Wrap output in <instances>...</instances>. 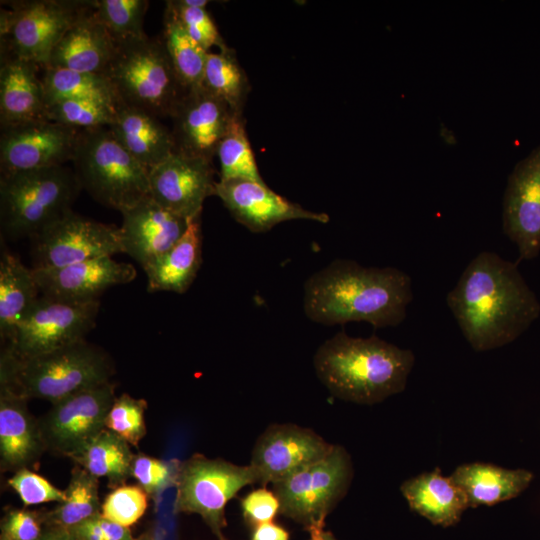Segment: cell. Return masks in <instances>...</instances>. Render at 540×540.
Here are the masks:
<instances>
[{
    "label": "cell",
    "instance_id": "34",
    "mask_svg": "<svg viewBox=\"0 0 540 540\" xmlns=\"http://www.w3.org/2000/svg\"><path fill=\"white\" fill-rule=\"evenodd\" d=\"M162 41L182 88L188 91L200 87L208 51L187 34L168 8L164 13Z\"/></svg>",
    "mask_w": 540,
    "mask_h": 540
},
{
    "label": "cell",
    "instance_id": "35",
    "mask_svg": "<svg viewBox=\"0 0 540 540\" xmlns=\"http://www.w3.org/2000/svg\"><path fill=\"white\" fill-rule=\"evenodd\" d=\"M216 156L221 167L220 180L243 179L264 182L257 168L242 114L233 117L219 143Z\"/></svg>",
    "mask_w": 540,
    "mask_h": 540
},
{
    "label": "cell",
    "instance_id": "20",
    "mask_svg": "<svg viewBox=\"0 0 540 540\" xmlns=\"http://www.w3.org/2000/svg\"><path fill=\"white\" fill-rule=\"evenodd\" d=\"M33 273L42 295L70 301L98 300L105 290L136 277L132 264L118 262L112 256L59 268L33 269Z\"/></svg>",
    "mask_w": 540,
    "mask_h": 540
},
{
    "label": "cell",
    "instance_id": "5",
    "mask_svg": "<svg viewBox=\"0 0 540 540\" xmlns=\"http://www.w3.org/2000/svg\"><path fill=\"white\" fill-rule=\"evenodd\" d=\"M103 75L119 104L139 108L159 119L170 118L185 93L163 41L148 36L118 42Z\"/></svg>",
    "mask_w": 540,
    "mask_h": 540
},
{
    "label": "cell",
    "instance_id": "29",
    "mask_svg": "<svg viewBox=\"0 0 540 540\" xmlns=\"http://www.w3.org/2000/svg\"><path fill=\"white\" fill-rule=\"evenodd\" d=\"M40 289L33 269L4 249L0 259V336L12 344L24 316L39 298ZM4 346V347H5Z\"/></svg>",
    "mask_w": 540,
    "mask_h": 540
},
{
    "label": "cell",
    "instance_id": "17",
    "mask_svg": "<svg viewBox=\"0 0 540 540\" xmlns=\"http://www.w3.org/2000/svg\"><path fill=\"white\" fill-rule=\"evenodd\" d=\"M212 161L174 152L149 171V194L169 212L191 219L202 212L209 196H216Z\"/></svg>",
    "mask_w": 540,
    "mask_h": 540
},
{
    "label": "cell",
    "instance_id": "28",
    "mask_svg": "<svg viewBox=\"0 0 540 540\" xmlns=\"http://www.w3.org/2000/svg\"><path fill=\"white\" fill-rule=\"evenodd\" d=\"M450 478L465 493L469 507L491 506L513 499L530 485L533 474L480 462L458 466Z\"/></svg>",
    "mask_w": 540,
    "mask_h": 540
},
{
    "label": "cell",
    "instance_id": "46",
    "mask_svg": "<svg viewBox=\"0 0 540 540\" xmlns=\"http://www.w3.org/2000/svg\"><path fill=\"white\" fill-rule=\"evenodd\" d=\"M289 537L283 526L271 521L252 528L250 540H289Z\"/></svg>",
    "mask_w": 540,
    "mask_h": 540
},
{
    "label": "cell",
    "instance_id": "4",
    "mask_svg": "<svg viewBox=\"0 0 540 540\" xmlns=\"http://www.w3.org/2000/svg\"><path fill=\"white\" fill-rule=\"evenodd\" d=\"M113 372L108 354L86 340L26 359L1 351L0 383L28 400L41 399L54 404L110 381Z\"/></svg>",
    "mask_w": 540,
    "mask_h": 540
},
{
    "label": "cell",
    "instance_id": "42",
    "mask_svg": "<svg viewBox=\"0 0 540 540\" xmlns=\"http://www.w3.org/2000/svg\"><path fill=\"white\" fill-rule=\"evenodd\" d=\"M8 484L18 494L25 507L47 502L60 503L65 499L64 490H60L29 468L15 472L8 479Z\"/></svg>",
    "mask_w": 540,
    "mask_h": 540
},
{
    "label": "cell",
    "instance_id": "23",
    "mask_svg": "<svg viewBox=\"0 0 540 540\" xmlns=\"http://www.w3.org/2000/svg\"><path fill=\"white\" fill-rule=\"evenodd\" d=\"M116 48L117 42L97 18L94 4L59 40L46 67L103 74Z\"/></svg>",
    "mask_w": 540,
    "mask_h": 540
},
{
    "label": "cell",
    "instance_id": "30",
    "mask_svg": "<svg viewBox=\"0 0 540 540\" xmlns=\"http://www.w3.org/2000/svg\"><path fill=\"white\" fill-rule=\"evenodd\" d=\"M134 457L125 439L104 428L70 460L93 476L106 478L109 487L115 489L132 477Z\"/></svg>",
    "mask_w": 540,
    "mask_h": 540
},
{
    "label": "cell",
    "instance_id": "33",
    "mask_svg": "<svg viewBox=\"0 0 540 540\" xmlns=\"http://www.w3.org/2000/svg\"><path fill=\"white\" fill-rule=\"evenodd\" d=\"M201 86L224 101L234 113L242 114L249 82L233 49L208 52Z\"/></svg>",
    "mask_w": 540,
    "mask_h": 540
},
{
    "label": "cell",
    "instance_id": "26",
    "mask_svg": "<svg viewBox=\"0 0 540 540\" xmlns=\"http://www.w3.org/2000/svg\"><path fill=\"white\" fill-rule=\"evenodd\" d=\"M202 262L201 214L189 219L182 237L164 254L146 265L149 292L185 293L197 276Z\"/></svg>",
    "mask_w": 540,
    "mask_h": 540
},
{
    "label": "cell",
    "instance_id": "43",
    "mask_svg": "<svg viewBox=\"0 0 540 540\" xmlns=\"http://www.w3.org/2000/svg\"><path fill=\"white\" fill-rule=\"evenodd\" d=\"M44 528L43 512L11 508L1 520L0 540H39Z\"/></svg>",
    "mask_w": 540,
    "mask_h": 540
},
{
    "label": "cell",
    "instance_id": "39",
    "mask_svg": "<svg viewBox=\"0 0 540 540\" xmlns=\"http://www.w3.org/2000/svg\"><path fill=\"white\" fill-rule=\"evenodd\" d=\"M148 497L139 485L124 484L105 497L101 514L114 523L130 528L144 515Z\"/></svg>",
    "mask_w": 540,
    "mask_h": 540
},
{
    "label": "cell",
    "instance_id": "36",
    "mask_svg": "<svg viewBox=\"0 0 540 540\" xmlns=\"http://www.w3.org/2000/svg\"><path fill=\"white\" fill-rule=\"evenodd\" d=\"M148 6L147 0H97L95 14L118 43L147 36L143 20Z\"/></svg>",
    "mask_w": 540,
    "mask_h": 540
},
{
    "label": "cell",
    "instance_id": "14",
    "mask_svg": "<svg viewBox=\"0 0 540 540\" xmlns=\"http://www.w3.org/2000/svg\"><path fill=\"white\" fill-rule=\"evenodd\" d=\"M80 131L47 119L1 126V175L72 161Z\"/></svg>",
    "mask_w": 540,
    "mask_h": 540
},
{
    "label": "cell",
    "instance_id": "45",
    "mask_svg": "<svg viewBox=\"0 0 540 540\" xmlns=\"http://www.w3.org/2000/svg\"><path fill=\"white\" fill-rule=\"evenodd\" d=\"M80 540H133L129 528L105 518L101 513L72 529Z\"/></svg>",
    "mask_w": 540,
    "mask_h": 540
},
{
    "label": "cell",
    "instance_id": "37",
    "mask_svg": "<svg viewBox=\"0 0 540 540\" xmlns=\"http://www.w3.org/2000/svg\"><path fill=\"white\" fill-rule=\"evenodd\" d=\"M116 108L85 99H61L46 104L45 118L78 130L110 126Z\"/></svg>",
    "mask_w": 540,
    "mask_h": 540
},
{
    "label": "cell",
    "instance_id": "9",
    "mask_svg": "<svg viewBox=\"0 0 540 540\" xmlns=\"http://www.w3.org/2000/svg\"><path fill=\"white\" fill-rule=\"evenodd\" d=\"M257 483L251 466L195 453L181 461L174 513L197 514L218 540H227L225 507L245 486Z\"/></svg>",
    "mask_w": 540,
    "mask_h": 540
},
{
    "label": "cell",
    "instance_id": "32",
    "mask_svg": "<svg viewBox=\"0 0 540 540\" xmlns=\"http://www.w3.org/2000/svg\"><path fill=\"white\" fill-rule=\"evenodd\" d=\"M42 81L46 104L61 99H85L115 108L119 105L113 87L103 74L45 67Z\"/></svg>",
    "mask_w": 540,
    "mask_h": 540
},
{
    "label": "cell",
    "instance_id": "40",
    "mask_svg": "<svg viewBox=\"0 0 540 540\" xmlns=\"http://www.w3.org/2000/svg\"><path fill=\"white\" fill-rule=\"evenodd\" d=\"M168 8L182 25L187 34L206 51L213 46L223 50L228 46L205 8L185 5L182 0L166 1Z\"/></svg>",
    "mask_w": 540,
    "mask_h": 540
},
{
    "label": "cell",
    "instance_id": "10",
    "mask_svg": "<svg viewBox=\"0 0 540 540\" xmlns=\"http://www.w3.org/2000/svg\"><path fill=\"white\" fill-rule=\"evenodd\" d=\"M353 473L350 454L343 446L334 445L321 460L272 484L280 513L305 529L325 523L347 494Z\"/></svg>",
    "mask_w": 540,
    "mask_h": 540
},
{
    "label": "cell",
    "instance_id": "7",
    "mask_svg": "<svg viewBox=\"0 0 540 540\" xmlns=\"http://www.w3.org/2000/svg\"><path fill=\"white\" fill-rule=\"evenodd\" d=\"M81 185L63 166L1 175L0 224L5 237L33 238L71 209Z\"/></svg>",
    "mask_w": 540,
    "mask_h": 540
},
{
    "label": "cell",
    "instance_id": "24",
    "mask_svg": "<svg viewBox=\"0 0 540 540\" xmlns=\"http://www.w3.org/2000/svg\"><path fill=\"white\" fill-rule=\"evenodd\" d=\"M37 64L15 57L1 58V126L45 118L46 99Z\"/></svg>",
    "mask_w": 540,
    "mask_h": 540
},
{
    "label": "cell",
    "instance_id": "11",
    "mask_svg": "<svg viewBox=\"0 0 540 540\" xmlns=\"http://www.w3.org/2000/svg\"><path fill=\"white\" fill-rule=\"evenodd\" d=\"M99 300L70 301L40 295L5 351L17 359L48 353L85 340L94 328Z\"/></svg>",
    "mask_w": 540,
    "mask_h": 540
},
{
    "label": "cell",
    "instance_id": "31",
    "mask_svg": "<svg viewBox=\"0 0 540 540\" xmlns=\"http://www.w3.org/2000/svg\"><path fill=\"white\" fill-rule=\"evenodd\" d=\"M65 499L50 511L43 512L45 525L73 529L87 519L101 513L99 478L74 464Z\"/></svg>",
    "mask_w": 540,
    "mask_h": 540
},
{
    "label": "cell",
    "instance_id": "13",
    "mask_svg": "<svg viewBox=\"0 0 540 540\" xmlns=\"http://www.w3.org/2000/svg\"><path fill=\"white\" fill-rule=\"evenodd\" d=\"M115 398V384L107 381L51 404L38 418L46 452L69 459L75 456L106 428Z\"/></svg>",
    "mask_w": 540,
    "mask_h": 540
},
{
    "label": "cell",
    "instance_id": "41",
    "mask_svg": "<svg viewBox=\"0 0 540 540\" xmlns=\"http://www.w3.org/2000/svg\"><path fill=\"white\" fill-rule=\"evenodd\" d=\"M180 461L163 460L144 453L135 454L132 477L148 496L156 497L171 486H175Z\"/></svg>",
    "mask_w": 540,
    "mask_h": 540
},
{
    "label": "cell",
    "instance_id": "2",
    "mask_svg": "<svg viewBox=\"0 0 540 540\" xmlns=\"http://www.w3.org/2000/svg\"><path fill=\"white\" fill-rule=\"evenodd\" d=\"M413 299L412 281L393 267H363L353 260H335L308 278L304 311L320 324L365 321L374 328L398 326Z\"/></svg>",
    "mask_w": 540,
    "mask_h": 540
},
{
    "label": "cell",
    "instance_id": "49",
    "mask_svg": "<svg viewBox=\"0 0 540 540\" xmlns=\"http://www.w3.org/2000/svg\"><path fill=\"white\" fill-rule=\"evenodd\" d=\"M185 5L197 8H205L210 1L207 0H182Z\"/></svg>",
    "mask_w": 540,
    "mask_h": 540
},
{
    "label": "cell",
    "instance_id": "38",
    "mask_svg": "<svg viewBox=\"0 0 540 540\" xmlns=\"http://www.w3.org/2000/svg\"><path fill=\"white\" fill-rule=\"evenodd\" d=\"M147 407L144 399L122 393L115 398L106 416L105 427L137 448L147 433L144 417Z\"/></svg>",
    "mask_w": 540,
    "mask_h": 540
},
{
    "label": "cell",
    "instance_id": "22",
    "mask_svg": "<svg viewBox=\"0 0 540 540\" xmlns=\"http://www.w3.org/2000/svg\"><path fill=\"white\" fill-rule=\"evenodd\" d=\"M28 399L0 383V468L2 472L35 469L46 452L38 418L28 408Z\"/></svg>",
    "mask_w": 540,
    "mask_h": 540
},
{
    "label": "cell",
    "instance_id": "16",
    "mask_svg": "<svg viewBox=\"0 0 540 540\" xmlns=\"http://www.w3.org/2000/svg\"><path fill=\"white\" fill-rule=\"evenodd\" d=\"M502 229L517 246L519 260H532L539 255L540 146L520 160L508 177L503 196Z\"/></svg>",
    "mask_w": 540,
    "mask_h": 540
},
{
    "label": "cell",
    "instance_id": "27",
    "mask_svg": "<svg viewBox=\"0 0 540 540\" xmlns=\"http://www.w3.org/2000/svg\"><path fill=\"white\" fill-rule=\"evenodd\" d=\"M400 491L411 510L434 525H455L469 508L462 489L438 468L405 480Z\"/></svg>",
    "mask_w": 540,
    "mask_h": 540
},
{
    "label": "cell",
    "instance_id": "44",
    "mask_svg": "<svg viewBox=\"0 0 540 540\" xmlns=\"http://www.w3.org/2000/svg\"><path fill=\"white\" fill-rule=\"evenodd\" d=\"M245 522L254 528L260 524L271 522L280 513V502L273 490L266 486L247 493L240 502Z\"/></svg>",
    "mask_w": 540,
    "mask_h": 540
},
{
    "label": "cell",
    "instance_id": "15",
    "mask_svg": "<svg viewBox=\"0 0 540 540\" xmlns=\"http://www.w3.org/2000/svg\"><path fill=\"white\" fill-rule=\"evenodd\" d=\"M333 446L310 428L275 423L257 438L249 465L258 484L272 485L321 460Z\"/></svg>",
    "mask_w": 540,
    "mask_h": 540
},
{
    "label": "cell",
    "instance_id": "18",
    "mask_svg": "<svg viewBox=\"0 0 540 540\" xmlns=\"http://www.w3.org/2000/svg\"><path fill=\"white\" fill-rule=\"evenodd\" d=\"M236 114L202 86L185 91L170 117L174 152L212 161Z\"/></svg>",
    "mask_w": 540,
    "mask_h": 540
},
{
    "label": "cell",
    "instance_id": "12",
    "mask_svg": "<svg viewBox=\"0 0 540 540\" xmlns=\"http://www.w3.org/2000/svg\"><path fill=\"white\" fill-rule=\"evenodd\" d=\"M31 240L33 269L59 268L123 253L119 227L83 217L72 209Z\"/></svg>",
    "mask_w": 540,
    "mask_h": 540
},
{
    "label": "cell",
    "instance_id": "48",
    "mask_svg": "<svg viewBox=\"0 0 540 540\" xmlns=\"http://www.w3.org/2000/svg\"><path fill=\"white\" fill-rule=\"evenodd\" d=\"M310 535L309 540H338L334 534L325 530V523H318L306 529Z\"/></svg>",
    "mask_w": 540,
    "mask_h": 540
},
{
    "label": "cell",
    "instance_id": "8",
    "mask_svg": "<svg viewBox=\"0 0 540 540\" xmlns=\"http://www.w3.org/2000/svg\"><path fill=\"white\" fill-rule=\"evenodd\" d=\"M94 4L75 0L5 2L7 7L0 13L1 58L15 57L45 68L59 40Z\"/></svg>",
    "mask_w": 540,
    "mask_h": 540
},
{
    "label": "cell",
    "instance_id": "47",
    "mask_svg": "<svg viewBox=\"0 0 540 540\" xmlns=\"http://www.w3.org/2000/svg\"><path fill=\"white\" fill-rule=\"evenodd\" d=\"M39 540H80L72 529L54 525H45Z\"/></svg>",
    "mask_w": 540,
    "mask_h": 540
},
{
    "label": "cell",
    "instance_id": "25",
    "mask_svg": "<svg viewBox=\"0 0 540 540\" xmlns=\"http://www.w3.org/2000/svg\"><path fill=\"white\" fill-rule=\"evenodd\" d=\"M109 127L122 147L149 171L175 151L171 130L139 108L119 104Z\"/></svg>",
    "mask_w": 540,
    "mask_h": 540
},
{
    "label": "cell",
    "instance_id": "1",
    "mask_svg": "<svg viewBox=\"0 0 540 540\" xmlns=\"http://www.w3.org/2000/svg\"><path fill=\"white\" fill-rule=\"evenodd\" d=\"M446 303L473 350L489 351L522 335L540 315V302L517 263L495 252L478 253Z\"/></svg>",
    "mask_w": 540,
    "mask_h": 540
},
{
    "label": "cell",
    "instance_id": "21",
    "mask_svg": "<svg viewBox=\"0 0 540 540\" xmlns=\"http://www.w3.org/2000/svg\"><path fill=\"white\" fill-rule=\"evenodd\" d=\"M121 215L123 253L142 268L168 251L185 233L189 222L160 206L150 194Z\"/></svg>",
    "mask_w": 540,
    "mask_h": 540
},
{
    "label": "cell",
    "instance_id": "6",
    "mask_svg": "<svg viewBox=\"0 0 540 540\" xmlns=\"http://www.w3.org/2000/svg\"><path fill=\"white\" fill-rule=\"evenodd\" d=\"M71 162L81 188L120 213L149 195V169L122 147L109 126L81 130Z\"/></svg>",
    "mask_w": 540,
    "mask_h": 540
},
{
    "label": "cell",
    "instance_id": "19",
    "mask_svg": "<svg viewBox=\"0 0 540 540\" xmlns=\"http://www.w3.org/2000/svg\"><path fill=\"white\" fill-rule=\"evenodd\" d=\"M216 196L228 209L235 220L253 232L270 230L278 223L307 219L327 223L325 213H316L302 208L296 203L272 191L265 182L243 179L219 180Z\"/></svg>",
    "mask_w": 540,
    "mask_h": 540
},
{
    "label": "cell",
    "instance_id": "3",
    "mask_svg": "<svg viewBox=\"0 0 540 540\" xmlns=\"http://www.w3.org/2000/svg\"><path fill=\"white\" fill-rule=\"evenodd\" d=\"M313 363L334 397L373 405L405 389L415 356L376 335L355 338L341 331L317 349Z\"/></svg>",
    "mask_w": 540,
    "mask_h": 540
},
{
    "label": "cell",
    "instance_id": "50",
    "mask_svg": "<svg viewBox=\"0 0 540 540\" xmlns=\"http://www.w3.org/2000/svg\"><path fill=\"white\" fill-rule=\"evenodd\" d=\"M133 540H157L156 535L152 532H145L141 536L134 538Z\"/></svg>",
    "mask_w": 540,
    "mask_h": 540
}]
</instances>
